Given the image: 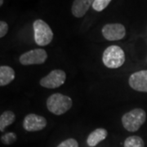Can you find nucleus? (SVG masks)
<instances>
[{"mask_svg":"<svg viewBox=\"0 0 147 147\" xmlns=\"http://www.w3.org/2000/svg\"><path fill=\"white\" fill-rule=\"evenodd\" d=\"M73 105L72 99L61 93L52 94L47 99V108L53 115H61L71 109Z\"/></svg>","mask_w":147,"mask_h":147,"instance_id":"f257e3e1","label":"nucleus"},{"mask_svg":"<svg viewBox=\"0 0 147 147\" xmlns=\"http://www.w3.org/2000/svg\"><path fill=\"white\" fill-rule=\"evenodd\" d=\"M146 120V113L141 108H136L127 112L121 119L123 127L130 132L138 131Z\"/></svg>","mask_w":147,"mask_h":147,"instance_id":"f03ea898","label":"nucleus"},{"mask_svg":"<svg viewBox=\"0 0 147 147\" xmlns=\"http://www.w3.org/2000/svg\"><path fill=\"white\" fill-rule=\"evenodd\" d=\"M125 53L120 47L111 45L106 47L102 55V61L107 68L118 69L125 62Z\"/></svg>","mask_w":147,"mask_h":147,"instance_id":"7ed1b4c3","label":"nucleus"},{"mask_svg":"<svg viewBox=\"0 0 147 147\" xmlns=\"http://www.w3.org/2000/svg\"><path fill=\"white\" fill-rule=\"evenodd\" d=\"M34 41L37 45L44 47L53 41V32L51 27L41 19L35 20L33 24Z\"/></svg>","mask_w":147,"mask_h":147,"instance_id":"20e7f679","label":"nucleus"},{"mask_svg":"<svg viewBox=\"0 0 147 147\" xmlns=\"http://www.w3.org/2000/svg\"><path fill=\"white\" fill-rule=\"evenodd\" d=\"M66 80V74L62 69H54L40 79L39 84L42 88L54 89L62 86Z\"/></svg>","mask_w":147,"mask_h":147,"instance_id":"39448f33","label":"nucleus"},{"mask_svg":"<svg viewBox=\"0 0 147 147\" xmlns=\"http://www.w3.org/2000/svg\"><path fill=\"white\" fill-rule=\"evenodd\" d=\"M47 59V52L42 48H36L21 54L19 61L22 65H32L43 64Z\"/></svg>","mask_w":147,"mask_h":147,"instance_id":"423d86ee","label":"nucleus"},{"mask_svg":"<svg viewBox=\"0 0 147 147\" xmlns=\"http://www.w3.org/2000/svg\"><path fill=\"white\" fill-rule=\"evenodd\" d=\"M102 35L106 40L118 41L123 39L126 35L125 26L119 23L106 24L101 30Z\"/></svg>","mask_w":147,"mask_h":147,"instance_id":"0eeeda50","label":"nucleus"},{"mask_svg":"<svg viewBox=\"0 0 147 147\" xmlns=\"http://www.w3.org/2000/svg\"><path fill=\"white\" fill-rule=\"evenodd\" d=\"M23 127L27 131H38L44 129L47 124V119L36 114L27 115L23 120Z\"/></svg>","mask_w":147,"mask_h":147,"instance_id":"6e6552de","label":"nucleus"},{"mask_svg":"<svg viewBox=\"0 0 147 147\" xmlns=\"http://www.w3.org/2000/svg\"><path fill=\"white\" fill-rule=\"evenodd\" d=\"M128 84L135 91L147 92V70H140L131 74L128 79Z\"/></svg>","mask_w":147,"mask_h":147,"instance_id":"1a4fd4ad","label":"nucleus"},{"mask_svg":"<svg viewBox=\"0 0 147 147\" xmlns=\"http://www.w3.org/2000/svg\"><path fill=\"white\" fill-rule=\"evenodd\" d=\"M94 3V0H74L71 7V12L74 16L81 18L85 16Z\"/></svg>","mask_w":147,"mask_h":147,"instance_id":"9d476101","label":"nucleus"},{"mask_svg":"<svg viewBox=\"0 0 147 147\" xmlns=\"http://www.w3.org/2000/svg\"><path fill=\"white\" fill-rule=\"evenodd\" d=\"M108 136V131L105 128H96L92 131L87 138V144L90 147L96 146Z\"/></svg>","mask_w":147,"mask_h":147,"instance_id":"9b49d317","label":"nucleus"},{"mask_svg":"<svg viewBox=\"0 0 147 147\" xmlns=\"http://www.w3.org/2000/svg\"><path fill=\"white\" fill-rule=\"evenodd\" d=\"M16 77V73L13 69L8 65L0 66V86L4 87L10 84Z\"/></svg>","mask_w":147,"mask_h":147,"instance_id":"f8f14e48","label":"nucleus"},{"mask_svg":"<svg viewBox=\"0 0 147 147\" xmlns=\"http://www.w3.org/2000/svg\"><path fill=\"white\" fill-rule=\"evenodd\" d=\"M16 120V115L11 110L4 111L0 116V131H4L5 128L12 124Z\"/></svg>","mask_w":147,"mask_h":147,"instance_id":"ddd939ff","label":"nucleus"},{"mask_svg":"<svg viewBox=\"0 0 147 147\" xmlns=\"http://www.w3.org/2000/svg\"><path fill=\"white\" fill-rule=\"evenodd\" d=\"M124 147H145V142L142 137L138 136H130L127 137L123 144Z\"/></svg>","mask_w":147,"mask_h":147,"instance_id":"4468645a","label":"nucleus"},{"mask_svg":"<svg viewBox=\"0 0 147 147\" xmlns=\"http://www.w3.org/2000/svg\"><path fill=\"white\" fill-rule=\"evenodd\" d=\"M16 139H17V136L16 133L10 131V132H7L1 137V142L4 145H11L16 142Z\"/></svg>","mask_w":147,"mask_h":147,"instance_id":"2eb2a0df","label":"nucleus"},{"mask_svg":"<svg viewBox=\"0 0 147 147\" xmlns=\"http://www.w3.org/2000/svg\"><path fill=\"white\" fill-rule=\"evenodd\" d=\"M110 2L111 0H94L92 8L96 11H101L108 7Z\"/></svg>","mask_w":147,"mask_h":147,"instance_id":"dca6fc26","label":"nucleus"},{"mask_svg":"<svg viewBox=\"0 0 147 147\" xmlns=\"http://www.w3.org/2000/svg\"><path fill=\"white\" fill-rule=\"evenodd\" d=\"M57 147H79V143L74 138H68L61 142Z\"/></svg>","mask_w":147,"mask_h":147,"instance_id":"f3484780","label":"nucleus"},{"mask_svg":"<svg viewBox=\"0 0 147 147\" xmlns=\"http://www.w3.org/2000/svg\"><path fill=\"white\" fill-rule=\"evenodd\" d=\"M8 29H9V27H8V25L7 22L3 21H0V38H3L7 34Z\"/></svg>","mask_w":147,"mask_h":147,"instance_id":"a211bd4d","label":"nucleus"},{"mask_svg":"<svg viewBox=\"0 0 147 147\" xmlns=\"http://www.w3.org/2000/svg\"><path fill=\"white\" fill-rule=\"evenodd\" d=\"M3 0H0V6H3Z\"/></svg>","mask_w":147,"mask_h":147,"instance_id":"6ab92c4d","label":"nucleus"}]
</instances>
